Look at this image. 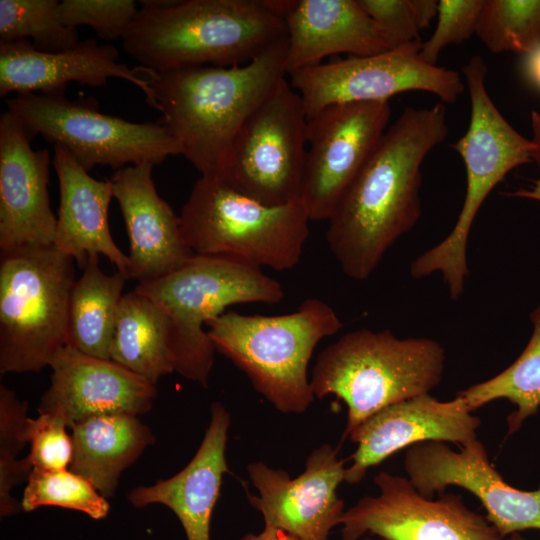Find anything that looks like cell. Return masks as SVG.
<instances>
[{
    "label": "cell",
    "instance_id": "obj_1",
    "mask_svg": "<svg viewBox=\"0 0 540 540\" xmlns=\"http://www.w3.org/2000/svg\"><path fill=\"white\" fill-rule=\"evenodd\" d=\"M448 135L446 107H406L385 131L328 219L326 240L342 272L365 280L421 214V165Z\"/></svg>",
    "mask_w": 540,
    "mask_h": 540
},
{
    "label": "cell",
    "instance_id": "obj_2",
    "mask_svg": "<svg viewBox=\"0 0 540 540\" xmlns=\"http://www.w3.org/2000/svg\"><path fill=\"white\" fill-rule=\"evenodd\" d=\"M286 54L287 38L241 66L138 69L181 155L201 176H216L243 124L287 75Z\"/></svg>",
    "mask_w": 540,
    "mask_h": 540
},
{
    "label": "cell",
    "instance_id": "obj_3",
    "mask_svg": "<svg viewBox=\"0 0 540 540\" xmlns=\"http://www.w3.org/2000/svg\"><path fill=\"white\" fill-rule=\"evenodd\" d=\"M286 38L284 19L264 0H177L138 10L121 39L141 67L164 71L241 66Z\"/></svg>",
    "mask_w": 540,
    "mask_h": 540
},
{
    "label": "cell",
    "instance_id": "obj_4",
    "mask_svg": "<svg viewBox=\"0 0 540 540\" xmlns=\"http://www.w3.org/2000/svg\"><path fill=\"white\" fill-rule=\"evenodd\" d=\"M445 360L436 340L355 330L318 355L310 383L315 397L335 395L346 404L345 438L381 409L429 394L442 381Z\"/></svg>",
    "mask_w": 540,
    "mask_h": 540
},
{
    "label": "cell",
    "instance_id": "obj_5",
    "mask_svg": "<svg viewBox=\"0 0 540 540\" xmlns=\"http://www.w3.org/2000/svg\"><path fill=\"white\" fill-rule=\"evenodd\" d=\"M219 353L282 413H302L315 396L307 368L317 344L343 323L326 302L306 299L294 312L247 315L227 311L207 324Z\"/></svg>",
    "mask_w": 540,
    "mask_h": 540
},
{
    "label": "cell",
    "instance_id": "obj_6",
    "mask_svg": "<svg viewBox=\"0 0 540 540\" xmlns=\"http://www.w3.org/2000/svg\"><path fill=\"white\" fill-rule=\"evenodd\" d=\"M134 290L165 309L175 372L203 387L216 351L204 326L231 305L276 304L284 297L281 284L259 267L222 255L194 254L176 270L138 283Z\"/></svg>",
    "mask_w": 540,
    "mask_h": 540
},
{
    "label": "cell",
    "instance_id": "obj_7",
    "mask_svg": "<svg viewBox=\"0 0 540 540\" xmlns=\"http://www.w3.org/2000/svg\"><path fill=\"white\" fill-rule=\"evenodd\" d=\"M487 70L485 61L478 55L462 68L470 97V122L465 134L451 144L466 169L462 209L450 233L410 265V274L415 279L441 273L454 301L464 292L468 275L467 241L480 207L511 170L532 162V141L510 125L487 92Z\"/></svg>",
    "mask_w": 540,
    "mask_h": 540
},
{
    "label": "cell",
    "instance_id": "obj_8",
    "mask_svg": "<svg viewBox=\"0 0 540 540\" xmlns=\"http://www.w3.org/2000/svg\"><path fill=\"white\" fill-rule=\"evenodd\" d=\"M180 228L198 255H222L261 268L295 267L309 236V217L299 202L267 206L215 176H201L185 202Z\"/></svg>",
    "mask_w": 540,
    "mask_h": 540
},
{
    "label": "cell",
    "instance_id": "obj_9",
    "mask_svg": "<svg viewBox=\"0 0 540 540\" xmlns=\"http://www.w3.org/2000/svg\"><path fill=\"white\" fill-rule=\"evenodd\" d=\"M0 255V373L39 372L66 345L75 260L54 244Z\"/></svg>",
    "mask_w": 540,
    "mask_h": 540
},
{
    "label": "cell",
    "instance_id": "obj_10",
    "mask_svg": "<svg viewBox=\"0 0 540 540\" xmlns=\"http://www.w3.org/2000/svg\"><path fill=\"white\" fill-rule=\"evenodd\" d=\"M32 139L41 135L65 149L86 171L161 164L181 154L178 139L161 123H136L100 112L92 99L70 100L65 92L23 93L7 100Z\"/></svg>",
    "mask_w": 540,
    "mask_h": 540
},
{
    "label": "cell",
    "instance_id": "obj_11",
    "mask_svg": "<svg viewBox=\"0 0 540 540\" xmlns=\"http://www.w3.org/2000/svg\"><path fill=\"white\" fill-rule=\"evenodd\" d=\"M307 121L302 99L285 77L243 124L215 177L267 206L299 202Z\"/></svg>",
    "mask_w": 540,
    "mask_h": 540
},
{
    "label": "cell",
    "instance_id": "obj_12",
    "mask_svg": "<svg viewBox=\"0 0 540 540\" xmlns=\"http://www.w3.org/2000/svg\"><path fill=\"white\" fill-rule=\"evenodd\" d=\"M422 43L369 56H352L289 73L290 85L300 95L307 119L325 107L350 102H388L408 91H424L453 104L465 90L458 72L424 62Z\"/></svg>",
    "mask_w": 540,
    "mask_h": 540
},
{
    "label": "cell",
    "instance_id": "obj_13",
    "mask_svg": "<svg viewBox=\"0 0 540 540\" xmlns=\"http://www.w3.org/2000/svg\"><path fill=\"white\" fill-rule=\"evenodd\" d=\"M389 102L332 104L307 121L300 203L310 221L331 217L387 130Z\"/></svg>",
    "mask_w": 540,
    "mask_h": 540
},
{
    "label": "cell",
    "instance_id": "obj_14",
    "mask_svg": "<svg viewBox=\"0 0 540 540\" xmlns=\"http://www.w3.org/2000/svg\"><path fill=\"white\" fill-rule=\"evenodd\" d=\"M377 496H364L341 520L342 540L377 535L386 540H511L486 516L469 509L459 494L422 496L408 478L388 472L374 477Z\"/></svg>",
    "mask_w": 540,
    "mask_h": 540
},
{
    "label": "cell",
    "instance_id": "obj_15",
    "mask_svg": "<svg viewBox=\"0 0 540 540\" xmlns=\"http://www.w3.org/2000/svg\"><path fill=\"white\" fill-rule=\"evenodd\" d=\"M404 468L409 481L426 498L443 494L450 485L474 494L487 520L507 538L527 529L540 530V486L524 491L509 485L492 466L477 439L454 451L442 441H425L406 450Z\"/></svg>",
    "mask_w": 540,
    "mask_h": 540
},
{
    "label": "cell",
    "instance_id": "obj_16",
    "mask_svg": "<svg viewBox=\"0 0 540 540\" xmlns=\"http://www.w3.org/2000/svg\"><path fill=\"white\" fill-rule=\"evenodd\" d=\"M345 461L337 449L324 444L312 451L305 470L295 478L263 462L247 466L258 496L247 493L265 525L282 530L297 540H328L330 531L341 524L344 502L337 488L345 478Z\"/></svg>",
    "mask_w": 540,
    "mask_h": 540
},
{
    "label": "cell",
    "instance_id": "obj_17",
    "mask_svg": "<svg viewBox=\"0 0 540 540\" xmlns=\"http://www.w3.org/2000/svg\"><path fill=\"white\" fill-rule=\"evenodd\" d=\"M50 385L38 413L63 418L69 428L82 419L115 414L139 416L149 412L156 385L111 359L84 354L65 345L53 357Z\"/></svg>",
    "mask_w": 540,
    "mask_h": 540
},
{
    "label": "cell",
    "instance_id": "obj_18",
    "mask_svg": "<svg viewBox=\"0 0 540 540\" xmlns=\"http://www.w3.org/2000/svg\"><path fill=\"white\" fill-rule=\"evenodd\" d=\"M481 421L458 395L439 401L429 394L389 405L362 422L348 436L357 444L345 470L344 481L360 482L369 468L395 452L425 441L456 443L460 447L477 439Z\"/></svg>",
    "mask_w": 540,
    "mask_h": 540
},
{
    "label": "cell",
    "instance_id": "obj_19",
    "mask_svg": "<svg viewBox=\"0 0 540 540\" xmlns=\"http://www.w3.org/2000/svg\"><path fill=\"white\" fill-rule=\"evenodd\" d=\"M20 118L0 116V251L51 245L57 217L49 201L50 154L33 150Z\"/></svg>",
    "mask_w": 540,
    "mask_h": 540
},
{
    "label": "cell",
    "instance_id": "obj_20",
    "mask_svg": "<svg viewBox=\"0 0 540 540\" xmlns=\"http://www.w3.org/2000/svg\"><path fill=\"white\" fill-rule=\"evenodd\" d=\"M118 59L115 47L94 38L60 52L39 51L29 40L0 43V96L64 92L69 82L100 87L118 78L138 87L155 108L151 88L138 67L131 69Z\"/></svg>",
    "mask_w": 540,
    "mask_h": 540
},
{
    "label": "cell",
    "instance_id": "obj_21",
    "mask_svg": "<svg viewBox=\"0 0 540 540\" xmlns=\"http://www.w3.org/2000/svg\"><path fill=\"white\" fill-rule=\"evenodd\" d=\"M153 167L126 166L110 178L129 238V279L138 283L165 276L194 255L183 238L179 216L157 193Z\"/></svg>",
    "mask_w": 540,
    "mask_h": 540
},
{
    "label": "cell",
    "instance_id": "obj_22",
    "mask_svg": "<svg viewBox=\"0 0 540 540\" xmlns=\"http://www.w3.org/2000/svg\"><path fill=\"white\" fill-rule=\"evenodd\" d=\"M204 438L191 461L174 476L132 489L127 498L137 508L151 504L168 507L179 519L187 540H210V522L220 495L230 415L220 402L210 408Z\"/></svg>",
    "mask_w": 540,
    "mask_h": 540
},
{
    "label": "cell",
    "instance_id": "obj_23",
    "mask_svg": "<svg viewBox=\"0 0 540 540\" xmlns=\"http://www.w3.org/2000/svg\"><path fill=\"white\" fill-rule=\"evenodd\" d=\"M59 182V209L53 244L80 268L90 257L103 255L129 279V258L114 242L108 223L113 195L110 179L89 175L65 149L53 148Z\"/></svg>",
    "mask_w": 540,
    "mask_h": 540
},
{
    "label": "cell",
    "instance_id": "obj_24",
    "mask_svg": "<svg viewBox=\"0 0 540 540\" xmlns=\"http://www.w3.org/2000/svg\"><path fill=\"white\" fill-rule=\"evenodd\" d=\"M287 27V75L348 53L369 56L390 50L357 0H292Z\"/></svg>",
    "mask_w": 540,
    "mask_h": 540
},
{
    "label": "cell",
    "instance_id": "obj_25",
    "mask_svg": "<svg viewBox=\"0 0 540 540\" xmlns=\"http://www.w3.org/2000/svg\"><path fill=\"white\" fill-rule=\"evenodd\" d=\"M73 458L69 469L89 480L107 498L115 495L122 472L155 443L138 416H93L70 426Z\"/></svg>",
    "mask_w": 540,
    "mask_h": 540
},
{
    "label": "cell",
    "instance_id": "obj_26",
    "mask_svg": "<svg viewBox=\"0 0 540 540\" xmlns=\"http://www.w3.org/2000/svg\"><path fill=\"white\" fill-rule=\"evenodd\" d=\"M171 321L165 309L136 290L123 295L116 317L110 359L153 384L175 371Z\"/></svg>",
    "mask_w": 540,
    "mask_h": 540
},
{
    "label": "cell",
    "instance_id": "obj_27",
    "mask_svg": "<svg viewBox=\"0 0 540 540\" xmlns=\"http://www.w3.org/2000/svg\"><path fill=\"white\" fill-rule=\"evenodd\" d=\"M71 290L66 345L102 359H110L118 308L126 276L117 270L105 274L99 257H90Z\"/></svg>",
    "mask_w": 540,
    "mask_h": 540
},
{
    "label": "cell",
    "instance_id": "obj_28",
    "mask_svg": "<svg viewBox=\"0 0 540 540\" xmlns=\"http://www.w3.org/2000/svg\"><path fill=\"white\" fill-rule=\"evenodd\" d=\"M532 335L518 358L494 377L457 393L473 412L498 399H507L516 409L507 417L508 434L518 431L540 407V305L530 314Z\"/></svg>",
    "mask_w": 540,
    "mask_h": 540
},
{
    "label": "cell",
    "instance_id": "obj_29",
    "mask_svg": "<svg viewBox=\"0 0 540 540\" xmlns=\"http://www.w3.org/2000/svg\"><path fill=\"white\" fill-rule=\"evenodd\" d=\"M57 0H0V43L28 40L42 52H60L79 43L77 28L65 25Z\"/></svg>",
    "mask_w": 540,
    "mask_h": 540
},
{
    "label": "cell",
    "instance_id": "obj_30",
    "mask_svg": "<svg viewBox=\"0 0 540 540\" xmlns=\"http://www.w3.org/2000/svg\"><path fill=\"white\" fill-rule=\"evenodd\" d=\"M475 34L492 53H530L540 43V0H484Z\"/></svg>",
    "mask_w": 540,
    "mask_h": 540
},
{
    "label": "cell",
    "instance_id": "obj_31",
    "mask_svg": "<svg viewBox=\"0 0 540 540\" xmlns=\"http://www.w3.org/2000/svg\"><path fill=\"white\" fill-rule=\"evenodd\" d=\"M28 403L16 396L5 385H0V515L7 518L16 514L20 503L12 496L13 488L28 480L33 468L27 457L18 454L28 443L26 423Z\"/></svg>",
    "mask_w": 540,
    "mask_h": 540
},
{
    "label": "cell",
    "instance_id": "obj_32",
    "mask_svg": "<svg viewBox=\"0 0 540 540\" xmlns=\"http://www.w3.org/2000/svg\"><path fill=\"white\" fill-rule=\"evenodd\" d=\"M21 509L31 512L55 506L82 512L94 520L104 519L110 505L93 484L70 469L34 471L28 477Z\"/></svg>",
    "mask_w": 540,
    "mask_h": 540
},
{
    "label": "cell",
    "instance_id": "obj_33",
    "mask_svg": "<svg viewBox=\"0 0 540 540\" xmlns=\"http://www.w3.org/2000/svg\"><path fill=\"white\" fill-rule=\"evenodd\" d=\"M133 0H63L59 3L62 22L73 28L92 27L105 40L122 38L138 12Z\"/></svg>",
    "mask_w": 540,
    "mask_h": 540
},
{
    "label": "cell",
    "instance_id": "obj_34",
    "mask_svg": "<svg viewBox=\"0 0 540 540\" xmlns=\"http://www.w3.org/2000/svg\"><path fill=\"white\" fill-rule=\"evenodd\" d=\"M67 422L51 413L28 417L26 438L30 445L27 456L34 471L69 469L73 458V442Z\"/></svg>",
    "mask_w": 540,
    "mask_h": 540
},
{
    "label": "cell",
    "instance_id": "obj_35",
    "mask_svg": "<svg viewBox=\"0 0 540 540\" xmlns=\"http://www.w3.org/2000/svg\"><path fill=\"white\" fill-rule=\"evenodd\" d=\"M484 0H440L438 21L431 37L422 43L419 56L436 65L440 52L448 45L461 44L474 33Z\"/></svg>",
    "mask_w": 540,
    "mask_h": 540
},
{
    "label": "cell",
    "instance_id": "obj_36",
    "mask_svg": "<svg viewBox=\"0 0 540 540\" xmlns=\"http://www.w3.org/2000/svg\"><path fill=\"white\" fill-rule=\"evenodd\" d=\"M380 30L389 49L420 41L408 0H357Z\"/></svg>",
    "mask_w": 540,
    "mask_h": 540
},
{
    "label": "cell",
    "instance_id": "obj_37",
    "mask_svg": "<svg viewBox=\"0 0 540 540\" xmlns=\"http://www.w3.org/2000/svg\"><path fill=\"white\" fill-rule=\"evenodd\" d=\"M414 21L419 29H426L431 20L438 14L437 0H408Z\"/></svg>",
    "mask_w": 540,
    "mask_h": 540
},
{
    "label": "cell",
    "instance_id": "obj_38",
    "mask_svg": "<svg viewBox=\"0 0 540 540\" xmlns=\"http://www.w3.org/2000/svg\"><path fill=\"white\" fill-rule=\"evenodd\" d=\"M523 69L526 77L540 89V43L525 55Z\"/></svg>",
    "mask_w": 540,
    "mask_h": 540
},
{
    "label": "cell",
    "instance_id": "obj_39",
    "mask_svg": "<svg viewBox=\"0 0 540 540\" xmlns=\"http://www.w3.org/2000/svg\"><path fill=\"white\" fill-rule=\"evenodd\" d=\"M240 540H297L282 530L265 525L259 534H246Z\"/></svg>",
    "mask_w": 540,
    "mask_h": 540
},
{
    "label": "cell",
    "instance_id": "obj_40",
    "mask_svg": "<svg viewBox=\"0 0 540 540\" xmlns=\"http://www.w3.org/2000/svg\"><path fill=\"white\" fill-rule=\"evenodd\" d=\"M530 116L533 133V138L531 139L533 143L532 161L537 163L540 170V113L533 110Z\"/></svg>",
    "mask_w": 540,
    "mask_h": 540
},
{
    "label": "cell",
    "instance_id": "obj_41",
    "mask_svg": "<svg viewBox=\"0 0 540 540\" xmlns=\"http://www.w3.org/2000/svg\"><path fill=\"white\" fill-rule=\"evenodd\" d=\"M507 195L540 201V177L534 180L530 187L519 188L514 192L507 193Z\"/></svg>",
    "mask_w": 540,
    "mask_h": 540
},
{
    "label": "cell",
    "instance_id": "obj_42",
    "mask_svg": "<svg viewBox=\"0 0 540 540\" xmlns=\"http://www.w3.org/2000/svg\"><path fill=\"white\" fill-rule=\"evenodd\" d=\"M511 540H527L523 536H521L519 533H514L509 536Z\"/></svg>",
    "mask_w": 540,
    "mask_h": 540
},
{
    "label": "cell",
    "instance_id": "obj_43",
    "mask_svg": "<svg viewBox=\"0 0 540 540\" xmlns=\"http://www.w3.org/2000/svg\"><path fill=\"white\" fill-rule=\"evenodd\" d=\"M358 540H373V539H371V538H369V537H366V538L358 539ZM382 540H386V539H382Z\"/></svg>",
    "mask_w": 540,
    "mask_h": 540
}]
</instances>
